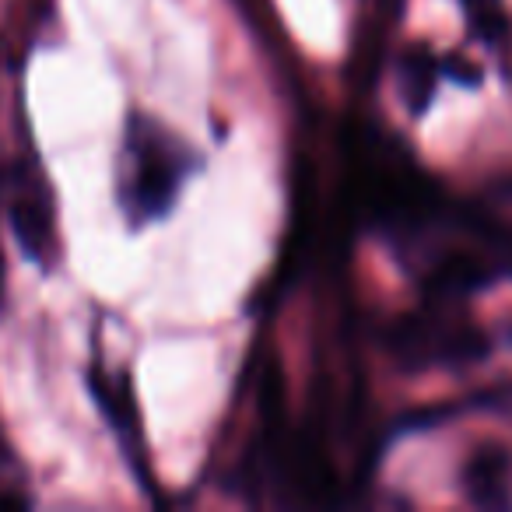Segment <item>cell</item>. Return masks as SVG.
I'll return each instance as SVG.
<instances>
[{
    "label": "cell",
    "mask_w": 512,
    "mask_h": 512,
    "mask_svg": "<svg viewBox=\"0 0 512 512\" xmlns=\"http://www.w3.org/2000/svg\"><path fill=\"white\" fill-rule=\"evenodd\" d=\"M88 390H92L102 418L113 428L116 446H120L130 474H134L137 481H141V488L155 498V470H151L141 407H137V393H134L130 376L123 369H109L106 362H95L92 369H88Z\"/></svg>",
    "instance_id": "obj_4"
},
{
    "label": "cell",
    "mask_w": 512,
    "mask_h": 512,
    "mask_svg": "<svg viewBox=\"0 0 512 512\" xmlns=\"http://www.w3.org/2000/svg\"><path fill=\"white\" fill-rule=\"evenodd\" d=\"M32 495L25 488V467L18 463L15 449L8 446L4 432H0V509L4 505H29Z\"/></svg>",
    "instance_id": "obj_8"
},
{
    "label": "cell",
    "mask_w": 512,
    "mask_h": 512,
    "mask_svg": "<svg viewBox=\"0 0 512 512\" xmlns=\"http://www.w3.org/2000/svg\"><path fill=\"white\" fill-rule=\"evenodd\" d=\"M463 11V22H467L470 36L477 43H484L488 50L505 53L512 39V22L509 11H505V0H456Z\"/></svg>",
    "instance_id": "obj_7"
},
{
    "label": "cell",
    "mask_w": 512,
    "mask_h": 512,
    "mask_svg": "<svg viewBox=\"0 0 512 512\" xmlns=\"http://www.w3.org/2000/svg\"><path fill=\"white\" fill-rule=\"evenodd\" d=\"M0 295H4V256H0Z\"/></svg>",
    "instance_id": "obj_9"
},
{
    "label": "cell",
    "mask_w": 512,
    "mask_h": 512,
    "mask_svg": "<svg viewBox=\"0 0 512 512\" xmlns=\"http://www.w3.org/2000/svg\"><path fill=\"white\" fill-rule=\"evenodd\" d=\"M0 207L25 260H32L39 271H53L64 256V239L57 193L36 158L22 155L0 169Z\"/></svg>",
    "instance_id": "obj_3"
},
{
    "label": "cell",
    "mask_w": 512,
    "mask_h": 512,
    "mask_svg": "<svg viewBox=\"0 0 512 512\" xmlns=\"http://www.w3.org/2000/svg\"><path fill=\"white\" fill-rule=\"evenodd\" d=\"M383 348L404 372L467 369L491 355V337L463 313V302L425 299L421 309L397 316L386 327Z\"/></svg>",
    "instance_id": "obj_2"
},
{
    "label": "cell",
    "mask_w": 512,
    "mask_h": 512,
    "mask_svg": "<svg viewBox=\"0 0 512 512\" xmlns=\"http://www.w3.org/2000/svg\"><path fill=\"white\" fill-rule=\"evenodd\" d=\"M442 78H446V57H439L428 43H411L400 50L397 88L411 116H425V109L435 102Z\"/></svg>",
    "instance_id": "obj_6"
},
{
    "label": "cell",
    "mask_w": 512,
    "mask_h": 512,
    "mask_svg": "<svg viewBox=\"0 0 512 512\" xmlns=\"http://www.w3.org/2000/svg\"><path fill=\"white\" fill-rule=\"evenodd\" d=\"M200 169V151L148 113L123 120L113 165V193L130 228L169 218L179 193Z\"/></svg>",
    "instance_id": "obj_1"
},
{
    "label": "cell",
    "mask_w": 512,
    "mask_h": 512,
    "mask_svg": "<svg viewBox=\"0 0 512 512\" xmlns=\"http://www.w3.org/2000/svg\"><path fill=\"white\" fill-rule=\"evenodd\" d=\"M512 453L502 442L488 439L470 449V456L460 467V488L481 509H502L509 505L512 491Z\"/></svg>",
    "instance_id": "obj_5"
}]
</instances>
